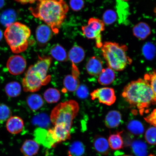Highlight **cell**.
Instances as JSON below:
<instances>
[{"label": "cell", "mask_w": 156, "mask_h": 156, "mask_svg": "<svg viewBox=\"0 0 156 156\" xmlns=\"http://www.w3.org/2000/svg\"><path fill=\"white\" fill-rule=\"evenodd\" d=\"M76 91L77 96L80 98H86L88 96V89L84 85H80Z\"/></svg>", "instance_id": "39"}, {"label": "cell", "mask_w": 156, "mask_h": 156, "mask_svg": "<svg viewBox=\"0 0 156 156\" xmlns=\"http://www.w3.org/2000/svg\"><path fill=\"white\" fill-rule=\"evenodd\" d=\"M156 49L154 44L151 43H147L142 48V52L144 56L148 60H151L155 57Z\"/></svg>", "instance_id": "32"}, {"label": "cell", "mask_w": 156, "mask_h": 156, "mask_svg": "<svg viewBox=\"0 0 156 156\" xmlns=\"http://www.w3.org/2000/svg\"><path fill=\"white\" fill-rule=\"evenodd\" d=\"M117 14L112 9L107 10L103 16V21L105 24L110 25L114 23L116 20Z\"/></svg>", "instance_id": "33"}, {"label": "cell", "mask_w": 156, "mask_h": 156, "mask_svg": "<svg viewBox=\"0 0 156 156\" xmlns=\"http://www.w3.org/2000/svg\"><path fill=\"white\" fill-rule=\"evenodd\" d=\"M5 91L9 97H16L20 94L21 92V86L17 81L11 82L5 85Z\"/></svg>", "instance_id": "26"}, {"label": "cell", "mask_w": 156, "mask_h": 156, "mask_svg": "<svg viewBox=\"0 0 156 156\" xmlns=\"http://www.w3.org/2000/svg\"><path fill=\"white\" fill-rule=\"evenodd\" d=\"M145 138L150 145H156V127L152 126L148 128L145 132Z\"/></svg>", "instance_id": "34"}, {"label": "cell", "mask_w": 156, "mask_h": 156, "mask_svg": "<svg viewBox=\"0 0 156 156\" xmlns=\"http://www.w3.org/2000/svg\"><path fill=\"white\" fill-rule=\"evenodd\" d=\"M31 31L26 25L15 22L7 27L4 33L6 41L13 53L25 51L28 46Z\"/></svg>", "instance_id": "4"}, {"label": "cell", "mask_w": 156, "mask_h": 156, "mask_svg": "<svg viewBox=\"0 0 156 156\" xmlns=\"http://www.w3.org/2000/svg\"><path fill=\"white\" fill-rule=\"evenodd\" d=\"M133 33L136 38L144 40L151 34V29L149 25L145 22H141L136 24L133 28Z\"/></svg>", "instance_id": "16"}, {"label": "cell", "mask_w": 156, "mask_h": 156, "mask_svg": "<svg viewBox=\"0 0 156 156\" xmlns=\"http://www.w3.org/2000/svg\"><path fill=\"white\" fill-rule=\"evenodd\" d=\"M144 79L149 82L154 95L156 102V72H153L151 73L146 74Z\"/></svg>", "instance_id": "36"}, {"label": "cell", "mask_w": 156, "mask_h": 156, "mask_svg": "<svg viewBox=\"0 0 156 156\" xmlns=\"http://www.w3.org/2000/svg\"><path fill=\"white\" fill-rule=\"evenodd\" d=\"M29 10L35 17L44 21L58 34L69 7L64 0H40L36 7Z\"/></svg>", "instance_id": "1"}, {"label": "cell", "mask_w": 156, "mask_h": 156, "mask_svg": "<svg viewBox=\"0 0 156 156\" xmlns=\"http://www.w3.org/2000/svg\"><path fill=\"white\" fill-rule=\"evenodd\" d=\"M105 24L101 20L91 18L87 25L82 27L84 35L87 38L95 39L97 48H100L103 46L102 33L105 30Z\"/></svg>", "instance_id": "7"}, {"label": "cell", "mask_w": 156, "mask_h": 156, "mask_svg": "<svg viewBox=\"0 0 156 156\" xmlns=\"http://www.w3.org/2000/svg\"><path fill=\"white\" fill-rule=\"evenodd\" d=\"M144 119L148 123L156 127V108L151 114L144 118Z\"/></svg>", "instance_id": "40"}, {"label": "cell", "mask_w": 156, "mask_h": 156, "mask_svg": "<svg viewBox=\"0 0 156 156\" xmlns=\"http://www.w3.org/2000/svg\"><path fill=\"white\" fill-rule=\"evenodd\" d=\"M132 148L136 156H146L147 154V146L146 144L140 140H136L132 144Z\"/></svg>", "instance_id": "30"}, {"label": "cell", "mask_w": 156, "mask_h": 156, "mask_svg": "<svg viewBox=\"0 0 156 156\" xmlns=\"http://www.w3.org/2000/svg\"><path fill=\"white\" fill-rule=\"evenodd\" d=\"M155 156L153 154H150V155H149V156Z\"/></svg>", "instance_id": "47"}, {"label": "cell", "mask_w": 156, "mask_h": 156, "mask_svg": "<svg viewBox=\"0 0 156 156\" xmlns=\"http://www.w3.org/2000/svg\"><path fill=\"white\" fill-rule=\"evenodd\" d=\"M154 12L155 13V14L156 15V7L154 9Z\"/></svg>", "instance_id": "44"}, {"label": "cell", "mask_w": 156, "mask_h": 156, "mask_svg": "<svg viewBox=\"0 0 156 156\" xmlns=\"http://www.w3.org/2000/svg\"><path fill=\"white\" fill-rule=\"evenodd\" d=\"M5 4V0H0V9L3 7Z\"/></svg>", "instance_id": "42"}, {"label": "cell", "mask_w": 156, "mask_h": 156, "mask_svg": "<svg viewBox=\"0 0 156 156\" xmlns=\"http://www.w3.org/2000/svg\"><path fill=\"white\" fill-rule=\"evenodd\" d=\"M3 34L1 30V29H0V41L2 40V38H3Z\"/></svg>", "instance_id": "43"}, {"label": "cell", "mask_w": 156, "mask_h": 156, "mask_svg": "<svg viewBox=\"0 0 156 156\" xmlns=\"http://www.w3.org/2000/svg\"><path fill=\"white\" fill-rule=\"evenodd\" d=\"M52 31L47 25L42 24L39 25L36 30V36L37 40L39 43H47L52 36Z\"/></svg>", "instance_id": "15"}, {"label": "cell", "mask_w": 156, "mask_h": 156, "mask_svg": "<svg viewBox=\"0 0 156 156\" xmlns=\"http://www.w3.org/2000/svg\"><path fill=\"white\" fill-rule=\"evenodd\" d=\"M79 110V105L75 100L60 103L52 110L50 121L54 126L62 124L71 130L73 120L77 116Z\"/></svg>", "instance_id": "5"}, {"label": "cell", "mask_w": 156, "mask_h": 156, "mask_svg": "<svg viewBox=\"0 0 156 156\" xmlns=\"http://www.w3.org/2000/svg\"><path fill=\"white\" fill-rule=\"evenodd\" d=\"M48 130L57 144L69 140L71 138L70 130L63 125H56L53 128L49 129Z\"/></svg>", "instance_id": "12"}, {"label": "cell", "mask_w": 156, "mask_h": 156, "mask_svg": "<svg viewBox=\"0 0 156 156\" xmlns=\"http://www.w3.org/2000/svg\"><path fill=\"white\" fill-rule=\"evenodd\" d=\"M127 128L130 133L136 136L142 135L145 131L143 124L137 120L130 121L128 122Z\"/></svg>", "instance_id": "28"}, {"label": "cell", "mask_w": 156, "mask_h": 156, "mask_svg": "<svg viewBox=\"0 0 156 156\" xmlns=\"http://www.w3.org/2000/svg\"><path fill=\"white\" fill-rule=\"evenodd\" d=\"M50 53L52 57L58 61H67V54L63 47L59 44H56L52 47L50 51Z\"/></svg>", "instance_id": "25"}, {"label": "cell", "mask_w": 156, "mask_h": 156, "mask_svg": "<svg viewBox=\"0 0 156 156\" xmlns=\"http://www.w3.org/2000/svg\"><path fill=\"white\" fill-rule=\"evenodd\" d=\"M116 7L119 22L124 23L127 21L129 15V6L126 2L117 0Z\"/></svg>", "instance_id": "21"}, {"label": "cell", "mask_w": 156, "mask_h": 156, "mask_svg": "<svg viewBox=\"0 0 156 156\" xmlns=\"http://www.w3.org/2000/svg\"><path fill=\"white\" fill-rule=\"evenodd\" d=\"M6 127L10 133L13 134H18L23 131L24 127V122L20 117L12 116L7 121Z\"/></svg>", "instance_id": "14"}, {"label": "cell", "mask_w": 156, "mask_h": 156, "mask_svg": "<svg viewBox=\"0 0 156 156\" xmlns=\"http://www.w3.org/2000/svg\"><path fill=\"white\" fill-rule=\"evenodd\" d=\"M11 109L7 105L0 104V122H3L11 116Z\"/></svg>", "instance_id": "35"}, {"label": "cell", "mask_w": 156, "mask_h": 156, "mask_svg": "<svg viewBox=\"0 0 156 156\" xmlns=\"http://www.w3.org/2000/svg\"><path fill=\"white\" fill-rule=\"evenodd\" d=\"M27 62L22 56L15 55L11 56L7 63V67L10 73L14 76L23 73L26 69Z\"/></svg>", "instance_id": "9"}, {"label": "cell", "mask_w": 156, "mask_h": 156, "mask_svg": "<svg viewBox=\"0 0 156 156\" xmlns=\"http://www.w3.org/2000/svg\"><path fill=\"white\" fill-rule=\"evenodd\" d=\"M50 120L48 117L44 114L40 115L34 119L33 122L35 124L37 125L40 128L46 127L49 124Z\"/></svg>", "instance_id": "37"}, {"label": "cell", "mask_w": 156, "mask_h": 156, "mask_svg": "<svg viewBox=\"0 0 156 156\" xmlns=\"http://www.w3.org/2000/svg\"><path fill=\"white\" fill-rule=\"evenodd\" d=\"M69 4L71 8L75 11L80 10L84 5L83 0H70Z\"/></svg>", "instance_id": "38"}, {"label": "cell", "mask_w": 156, "mask_h": 156, "mask_svg": "<svg viewBox=\"0 0 156 156\" xmlns=\"http://www.w3.org/2000/svg\"><path fill=\"white\" fill-rule=\"evenodd\" d=\"M50 76H45L31 66L27 70L22 80V85L25 92H36L40 90L42 86L49 82Z\"/></svg>", "instance_id": "6"}, {"label": "cell", "mask_w": 156, "mask_h": 156, "mask_svg": "<svg viewBox=\"0 0 156 156\" xmlns=\"http://www.w3.org/2000/svg\"><path fill=\"white\" fill-rule=\"evenodd\" d=\"M122 131L111 134L108 140L111 149L114 151L120 150L123 147L124 143L122 136Z\"/></svg>", "instance_id": "23"}, {"label": "cell", "mask_w": 156, "mask_h": 156, "mask_svg": "<svg viewBox=\"0 0 156 156\" xmlns=\"http://www.w3.org/2000/svg\"><path fill=\"white\" fill-rule=\"evenodd\" d=\"M122 96L141 115L147 112L152 105L156 104L154 95L149 82L139 79L131 82L124 87Z\"/></svg>", "instance_id": "2"}, {"label": "cell", "mask_w": 156, "mask_h": 156, "mask_svg": "<svg viewBox=\"0 0 156 156\" xmlns=\"http://www.w3.org/2000/svg\"><path fill=\"white\" fill-rule=\"evenodd\" d=\"M103 57L108 67L115 71H122L132 63L126 52L128 46L116 42H105L101 48Z\"/></svg>", "instance_id": "3"}, {"label": "cell", "mask_w": 156, "mask_h": 156, "mask_svg": "<svg viewBox=\"0 0 156 156\" xmlns=\"http://www.w3.org/2000/svg\"><path fill=\"white\" fill-rule=\"evenodd\" d=\"M72 64H79L85 58V52L83 49L78 46H74L69 51L68 54Z\"/></svg>", "instance_id": "22"}, {"label": "cell", "mask_w": 156, "mask_h": 156, "mask_svg": "<svg viewBox=\"0 0 156 156\" xmlns=\"http://www.w3.org/2000/svg\"><path fill=\"white\" fill-rule=\"evenodd\" d=\"M121 1L126 2L127 1H129V0H121Z\"/></svg>", "instance_id": "46"}, {"label": "cell", "mask_w": 156, "mask_h": 156, "mask_svg": "<svg viewBox=\"0 0 156 156\" xmlns=\"http://www.w3.org/2000/svg\"><path fill=\"white\" fill-rule=\"evenodd\" d=\"M122 120L121 113L118 111L112 110L107 113L105 117V123L107 128H114L119 126Z\"/></svg>", "instance_id": "17"}, {"label": "cell", "mask_w": 156, "mask_h": 156, "mask_svg": "<svg viewBox=\"0 0 156 156\" xmlns=\"http://www.w3.org/2000/svg\"><path fill=\"white\" fill-rule=\"evenodd\" d=\"M80 72L75 64H72V73L71 75L66 76L64 78L63 85L66 90L70 92L76 91L79 87V76Z\"/></svg>", "instance_id": "11"}, {"label": "cell", "mask_w": 156, "mask_h": 156, "mask_svg": "<svg viewBox=\"0 0 156 156\" xmlns=\"http://www.w3.org/2000/svg\"><path fill=\"white\" fill-rule=\"evenodd\" d=\"M93 146L95 151L103 155L108 154L110 151L108 140L102 136H95L93 141Z\"/></svg>", "instance_id": "18"}, {"label": "cell", "mask_w": 156, "mask_h": 156, "mask_svg": "<svg viewBox=\"0 0 156 156\" xmlns=\"http://www.w3.org/2000/svg\"><path fill=\"white\" fill-rule=\"evenodd\" d=\"M93 100L98 99L102 104L111 106L116 101L114 90L112 88L103 87L95 90L90 94Z\"/></svg>", "instance_id": "8"}, {"label": "cell", "mask_w": 156, "mask_h": 156, "mask_svg": "<svg viewBox=\"0 0 156 156\" xmlns=\"http://www.w3.org/2000/svg\"><path fill=\"white\" fill-rule=\"evenodd\" d=\"M121 156H133L131 155H122Z\"/></svg>", "instance_id": "45"}, {"label": "cell", "mask_w": 156, "mask_h": 156, "mask_svg": "<svg viewBox=\"0 0 156 156\" xmlns=\"http://www.w3.org/2000/svg\"><path fill=\"white\" fill-rule=\"evenodd\" d=\"M27 104L31 110L36 111L43 106L44 101L41 96L37 94L29 95L27 99Z\"/></svg>", "instance_id": "24"}, {"label": "cell", "mask_w": 156, "mask_h": 156, "mask_svg": "<svg viewBox=\"0 0 156 156\" xmlns=\"http://www.w3.org/2000/svg\"><path fill=\"white\" fill-rule=\"evenodd\" d=\"M34 141L45 147L50 148L55 147L57 144L55 141L51 133L44 128H38L34 130Z\"/></svg>", "instance_id": "10"}, {"label": "cell", "mask_w": 156, "mask_h": 156, "mask_svg": "<svg viewBox=\"0 0 156 156\" xmlns=\"http://www.w3.org/2000/svg\"><path fill=\"white\" fill-rule=\"evenodd\" d=\"M15 1L20 3L23 4H26L27 3H33L37 1H39L40 0H15Z\"/></svg>", "instance_id": "41"}, {"label": "cell", "mask_w": 156, "mask_h": 156, "mask_svg": "<svg viewBox=\"0 0 156 156\" xmlns=\"http://www.w3.org/2000/svg\"><path fill=\"white\" fill-rule=\"evenodd\" d=\"M115 77V73L114 70L108 67L103 69L102 72L99 75L98 81L101 85H108L113 83Z\"/></svg>", "instance_id": "20"}, {"label": "cell", "mask_w": 156, "mask_h": 156, "mask_svg": "<svg viewBox=\"0 0 156 156\" xmlns=\"http://www.w3.org/2000/svg\"><path fill=\"white\" fill-rule=\"evenodd\" d=\"M85 152V147L82 142L76 141L70 145L68 156H82Z\"/></svg>", "instance_id": "29"}, {"label": "cell", "mask_w": 156, "mask_h": 156, "mask_svg": "<svg viewBox=\"0 0 156 156\" xmlns=\"http://www.w3.org/2000/svg\"><path fill=\"white\" fill-rule=\"evenodd\" d=\"M39 148V144L34 140H27L21 146L20 151L24 156H33L37 154Z\"/></svg>", "instance_id": "19"}, {"label": "cell", "mask_w": 156, "mask_h": 156, "mask_svg": "<svg viewBox=\"0 0 156 156\" xmlns=\"http://www.w3.org/2000/svg\"><path fill=\"white\" fill-rule=\"evenodd\" d=\"M86 68L90 75L94 76H99L103 69V62L100 58L92 56L88 61Z\"/></svg>", "instance_id": "13"}, {"label": "cell", "mask_w": 156, "mask_h": 156, "mask_svg": "<svg viewBox=\"0 0 156 156\" xmlns=\"http://www.w3.org/2000/svg\"><path fill=\"white\" fill-rule=\"evenodd\" d=\"M16 18V15L15 11L9 9L5 10L0 16V22L4 26L8 27L14 23Z\"/></svg>", "instance_id": "27"}, {"label": "cell", "mask_w": 156, "mask_h": 156, "mask_svg": "<svg viewBox=\"0 0 156 156\" xmlns=\"http://www.w3.org/2000/svg\"><path fill=\"white\" fill-rule=\"evenodd\" d=\"M44 96L47 102L52 103L57 102L60 100L61 95L57 89L50 88L45 91Z\"/></svg>", "instance_id": "31"}]
</instances>
